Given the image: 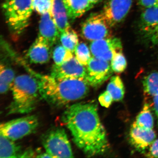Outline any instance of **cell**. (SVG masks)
<instances>
[{"mask_svg":"<svg viewBox=\"0 0 158 158\" xmlns=\"http://www.w3.org/2000/svg\"><path fill=\"white\" fill-rule=\"evenodd\" d=\"M62 120L69 130L77 147L88 157L102 155L107 151L106 133L94 103H77L68 107Z\"/></svg>","mask_w":158,"mask_h":158,"instance_id":"obj_1","label":"cell"},{"mask_svg":"<svg viewBox=\"0 0 158 158\" xmlns=\"http://www.w3.org/2000/svg\"><path fill=\"white\" fill-rule=\"evenodd\" d=\"M37 79L41 98L55 107L60 108L84 98L88 94L89 85L85 80L58 79L31 72Z\"/></svg>","mask_w":158,"mask_h":158,"instance_id":"obj_2","label":"cell"},{"mask_svg":"<svg viewBox=\"0 0 158 158\" xmlns=\"http://www.w3.org/2000/svg\"><path fill=\"white\" fill-rule=\"evenodd\" d=\"M11 89L12 100L7 107L8 115L31 113L41 98L37 79L32 75L16 77Z\"/></svg>","mask_w":158,"mask_h":158,"instance_id":"obj_3","label":"cell"},{"mask_svg":"<svg viewBox=\"0 0 158 158\" xmlns=\"http://www.w3.org/2000/svg\"><path fill=\"white\" fill-rule=\"evenodd\" d=\"M2 8L11 32L21 34L28 26L34 11L33 0H4Z\"/></svg>","mask_w":158,"mask_h":158,"instance_id":"obj_4","label":"cell"},{"mask_svg":"<svg viewBox=\"0 0 158 158\" xmlns=\"http://www.w3.org/2000/svg\"><path fill=\"white\" fill-rule=\"evenodd\" d=\"M46 152L52 158H72L73 153L65 130L56 128L48 131L42 137Z\"/></svg>","mask_w":158,"mask_h":158,"instance_id":"obj_5","label":"cell"},{"mask_svg":"<svg viewBox=\"0 0 158 158\" xmlns=\"http://www.w3.org/2000/svg\"><path fill=\"white\" fill-rule=\"evenodd\" d=\"M39 124L35 115L24 116L10 120L0 126V134L15 141L34 132Z\"/></svg>","mask_w":158,"mask_h":158,"instance_id":"obj_6","label":"cell"},{"mask_svg":"<svg viewBox=\"0 0 158 158\" xmlns=\"http://www.w3.org/2000/svg\"><path fill=\"white\" fill-rule=\"evenodd\" d=\"M111 28L102 12L92 13L82 24V35L92 42L111 37Z\"/></svg>","mask_w":158,"mask_h":158,"instance_id":"obj_7","label":"cell"},{"mask_svg":"<svg viewBox=\"0 0 158 158\" xmlns=\"http://www.w3.org/2000/svg\"><path fill=\"white\" fill-rule=\"evenodd\" d=\"M110 62L92 56L87 65L86 81L89 86L98 88L112 76Z\"/></svg>","mask_w":158,"mask_h":158,"instance_id":"obj_8","label":"cell"},{"mask_svg":"<svg viewBox=\"0 0 158 158\" xmlns=\"http://www.w3.org/2000/svg\"><path fill=\"white\" fill-rule=\"evenodd\" d=\"M133 0H107L102 13L111 28L121 23L130 11Z\"/></svg>","mask_w":158,"mask_h":158,"instance_id":"obj_9","label":"cell"},{"mask_svg":"<svg viewBox=\"0 0 158 158\" xmlns=\"http://www.w3.org/2000/svg\"><path fill=\"white\" fill-rule=\"evenodd\" d=\"M89 47L92 56L108 62L116 52L123 49L121 40L112 36L92 41Z\"/></svg>","mask_w":158,"mask_h":158,"instance_id":"obj_10","label":"cell"},{"mask_svg":"<svg viewBox=\"0 0 158 158\" xmlns=\"http://www.w3.org/2000/svg\"><path fill=\"white\" fill-rule=\"evenodd\" d=\"M73 57L60 65H54L51 75L58 79L86 80L87 68Z\"/></svg>","mask_w":158,"mask_h":158,"instance_id":"obj_11","label":"cell"},{"mask_svg":"<svg viewBox=\"0 0 158 158\" xmlns=\"http://www.w3.org/2000/svg\"><path fill=\"white\" fill-rule=\"evenodd\" d=\"M139 29L154 44L158 43V8H145L141 13Z\"/></svg>","mask_w":158,"mask_h":158,"instance_id":"obj_12","label":"cell"},{"mask_svg":"<svg viewBox=\"0 0 158 158\" xmlns=\"http://www.w3.org/2000/svg\"><path fill=\"white\" fill-rule=\"evenodd\" d=\"M130 141L137 150L144 153L156 140V135L152 130H147L137 126L135 123L131 127Z\"/></svg>","mask_w":158,"mask_h":158,"instance_id":"obj_13","label":"cell"},{"mask_svg":"<svg viewBox=\"0 0 158 158\" xmlns=\"http://www.w3.org/2000/svg\"><path fill=\"white\" fill-rule=\"evenodd\" d=\"M60 32L50 12L41 15L39 22V35L51 47L60 38Z\"/></svg>","mask_w":158,"mask_h":158,"instance_id":"obj_14","label":"cell"},{"mask_svg":"<svg viewBox=\"0 0 158 158\" xmlns=\"http://www.w3.org/2000/svg\"><path fill=\"white\" fill-rule=\"evenodd\" d=\"M51 46L42 37H37L29 48L27 56L29 61L34 64L47 63L51 56Z\"/></svg>","mask_w":158,"mask_h":158,"instance_id":"obj_15","label":"cell"},{"mask_svg":"<svg viewBox=\"0 0 158 158\" xmlns=\"http://www.w3.org/2000/svg\"><path fill=\"white\" fill-rule=\"evenodd\" d=\"M63 2L71 20L81 17L94 6L90 0H63Z\"/></svg>","mask_w":158,"mask_h":158,"instance_id":"obj_16","label":"cell"},{"mask_svg":"<svg viewBox=\"0 0 158 158\" xmlns=\"http://www.w3.org/2000/svg\"><path fill=\"white\" fill-rule=\"evenodd\" d=\"M52 14L60 34L70 28L69 19L63 0H53Z\"/></svg>","mask_w":158,"mask_h":158,"instance_id":"obj_17","label":"cell"},{"mask_svg":"<svg viewBox=\"0 0 158 158\" xmlns=\"http://www.w3.org/2000/svg\"><path fill=\"white\" fill-rule=\"evenodd\" d=\"M14 141L0 134V158H19L22 151Z\"/></svg>","mask_w":158,"mask_h":158,"instance_id":"obj_18","label":"cell"},{"mask_svg":"<svg viewBox=\"0 0 158 158\" xmlns=\"http://www.w3.org/2000/svg\"><path fill=\"white\" fill-rule=\"evenodd\" d=\"M15 77L14 70L4 62L0 65V92L4 94L8 92L13 85Z\"/></svg>","mask_w":158,"mask_h":158,"instance_id":"obj_19","label":"cell"},{"mask_svg":"<svg viewBox=\"0 0 158 158\" xmlns=\"http://www.w3.org/2000/svg\"><path fill=\"white\" fill-rule=\"evenodd\" d=\"M107 91L113 98V101H120L123 98L125 89L120 77L115 76L111 77L107 87Z\"/></svg>","mask_w":158,"mask_h":158,"instance_id":"obj_20","label":"cell"},{"mask_svg":"<svg viewBox=\"0 0 158 158\" xmlns=\"http://www.w3.org/2000/svg\"><path fill=\"white\" fill-rule=\"evenodd\" d=\"M135 124L142 128L152 130L154 127V118L148 104H145L143 109L136 118Z\"/></svg>","mask_w":158,"mask_h":158,"instance_id":"obj_21","label":"cell"},{"mask_svg":"<svg viewBox=\"0 0 158 158\" xmlns=\"http://www.w3.org/2000/svg\"><path fill=\"white\" fill-rule=\"evenodd\" d=\"M61 44L68 50L74 53L79 42L78 36L76 32L70 28L60 34Z\"/></svg>","mask_w":158,"mask_h":158,"instance_id":"obj_22","label":"cell"},{"mask_svg":"<svg viewBox=\"0 0 158 158\" xmlns=\"http://www.w3.org/2000/svg\"><path fill=\"white\" fill-rule=\"evenodd\" d=\"M143 87L144 93L148 96L154 98L158 95V71L144 78Z\"/></svg>","mask_w":158,"mask_h":158,"instance_id":"obj_23","label":"cell"},{"mask_svg":"<svg viewBox=\"0 0 158 158\" xmlns=\"http://www.w3.org/2000/svg\"><path fill=\"white\" fill-rule=\"evenodd\" d=\"M73 56V53L66 49L62 44L55 47L53 51V59L56 65H61Z\"/></svg>","mask_w":158,"mask_h":158,"instance_id":"obj_24","label":"cell"},{"mask_svg":"<svg viewBox=\"0 0 158 158\" xmlns=\"http://www.w3.org/2000/svg\"><path fill=\"white\" fill-rule=\"evenodd\" d=\"M75 56L78 61L82 65L87 66L91 57L90 47L85 43H79L74 52Z\"/></svg>","mask_w":158,"mask_h":158,"instance_id":"obj_25","label":"cell"},{"mask_svg":"<svg viewBox=\"0 0 158 158\" xmlns=\"http://www.w3.org/2000/svg\"><path fill=\"white\" fill-rule=\"evenodd\" d=\"M110 62L112 70L116 73H122L125 70L127 66V62L122 50L116 52Z\"/></svg>","mask_w":158,"mask_h":158,"instance_id":"obj_26","label":"cell"},{"mask_svg":"<svg viewBox=\"0 0 158 158\" xmlns=\"http://www.w3.org/2000/svg\"><path fill=\"white\" fill-rule=\"evenodd\" d=\"M53 0H33L34 11L41 15L47 12L52 13Z\"/></svg>","mask_w":158,"mask_h":158,"instance_id":"obj_27","label":"cell"},{"mask_svg":"<svg viewBox=\"0 0 158 158\" xmlns=\"http://www.w3.org/2000/svg\"><path fill=\"white\" fill-rule=\"evenodd\" d=\"M98 101L102 106L109 108L113 101V98L107 90L100 94L98 98Z\"/></svg>","mask_w":158,"mask_h":158,"instance_id":"obj_28","label":"cell"},{"mask_svg":"<svg viewBox=\"0 0 158 158\" xmlns=\"http://www.w3.org/2000/svg\"><path fill=\"white\" fill-rule=\"evenodd\" d=\"M145 155L148 158H158V139L153 142Z\"/></svg>","mask_w":158,"mask_h":158,"instance_id":"obj_29","label":"cell"},{"mask_svg":"<svg viewBox=\"0 0 158 158\" xmlns=\"http://www.w3.org/2000/svg\"><path fill=\"white\" fill-rule=\"evenodd\" d=\"M140 6L145 8H158V0H138Z\"/></svg>","mask_w":158,"mask_h":158,"instance_id":"obj_30","label":"cell"},{"mask_svg":"<svg viewBox=\"0 0 158 158\" xmlns=\"http://www.w3.org/2000/svg\"><path fill=\"white\" fill-rule=\"evenodd\" d=\"M34 154L35 153L34 151L32 149H28L22 152L19 158L33 157L35 156Z\"/></svg>","mask_w":158,"mask_h":158,"instance_id":"obj_31","label":"cell"},{"mask_svg":"<svg viewBox=\"0 0 158 158\" xmlns=\"http://www.w3.org/2000/svg\"><path fill=\"white\" fill-rule=\"evenodd\" d=\"M153 108L156 116L157 118L158 125V95L153 98Z\"/></svg>","mask_w":158,"mask_h":158,"instance_id":"obj_32","label":"cell"},{"mask_svg":"<svg viewBox=\"0 0 158 158\" xmlns=\"http://www.w3.org/2000/svg\"><path fill=\"white\" fill-rule=\"evenodd\" d=\"M36 157L39 158H52L50 155L47 152L39 154L37 155Z\"/></svg>","mask_w":158,"mask_h":158,"instance_id":"obj_33","label":"cell"},{"mask_svg":"<svg viewBox=\"0 0 158 158\" xmlns=\"http://www.w3.org/2000/svg\"><path fill=\"white\" fill-rule=\"evenodd\" d=\"M100 0H90V2L93 4L94 5H95L96 3L98 2Z\"/></svg>","mask_w":158,"mask_h":158,"instance_id":"obj_34","label":"cell"},{"mask_svg":"<svg viewBox=\"0 0 158 158\" xmlns=\"http://www.w3.org/2000/svg\"></svg>","mask_w":158,"mask_h":158,"instance_id":"obj_35","label":"cell"}]
</instances>
